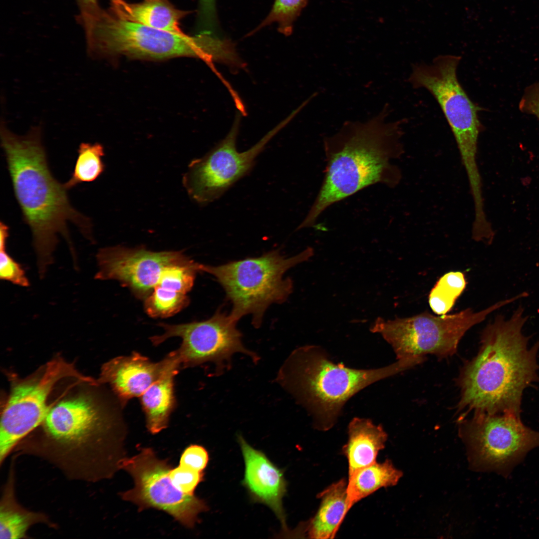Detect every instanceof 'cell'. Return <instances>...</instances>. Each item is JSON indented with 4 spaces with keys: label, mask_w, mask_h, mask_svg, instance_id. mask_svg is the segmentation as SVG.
I'll return each mask as SVG.
<instances>
[{
    "label": "cell",
    "mask_w": 539,
    "mask_h": 539,
    "mask_svg": "<svg viewBox=\"0 0 539 539\" xmlns=\"http://www.w3.org/2000/svg\"><path fill=\"white\" fill-rule=\"evenodd\" d=\"M122 425L104 397L93 389L76 388L49 403L37 435L20 441L18 448L46 460L69 479L96 482L119 469Z\"/></svg>",
    "instance_id": "obj_1"
},
{
    "label": "cell",
    "mask_w": 539,
    "mask_h": 539,
    "mask_svg": "<svg viewBox=\"0 0 539 539\" xmlns=\"http://www.w3.org/2000/svg\"><path fill=\"white\" fill-rule=\"evenodd\" d=\"M0 138L14 194L23 219L32 233L38 273L42 278L53 263L59 235L65 239L73 262H77L68 223L74 224L92 243V223L72 207L68 190L51 172L40 127L18 136L1 122Z\"/></svg>",
    "instance_id": "obj_2"
},
{
    "label": "cell",
    "mask_w": 539,
    "mask_h": 539,
    "mask_svg": "<svg viewBox=\"0 0 539 539\" xmlns=\"http://www.w3.org/2000/svg\"><path fill=\"white\" fill-rule=\"evenodd\" d=\"M388 104L364 121H345L325 137L324 177L307 215L297 230L310 228L328 207L376 184L394 187L401 173L394 161L403 153L404 119L390 121Z\"/></svg>",
    "instance_id": "obj_3"
},
{
    "label": "cell",
    "mask_w": 539,
    "mask_h": 539,
    "mask_svg": "<svg viewBox=\"0 0 539 539\" xmlns=\"http://www.w3.org/2000/svg\"><path fill=\"white\" fill-rule=\"evenodd\" d=\"M528 318L520 305L509 319L498 314L484 328L478 355L459 377L462 417L471 412L520 416L523 391L539 382V340L529 348L531 336L522 331Z\"/></svg>",
    "instance_id": "obj_4"
},
{
    "label": "cell",
    "mask_w": 539,
    "mask_h": 539,
    "mask_svg": "<svg viewBox=\"0 0 539 539\" xmlns=\"http://www.w3.org/2000/svg\"><path fill=\"white\" fill-rule=\"evenodd\" d=\"M417 365L414 358L398 359L388 366L358 369L333 362L319 346L293 351L278 374L280 383L306 408L315 428L330 429L347 401L369 385Z\"/></svg>",
    "instance_id": "obj_5"
},
{
    "label": "cell",
    "mask_w": 539,
    "mask_h": 539,
    "mask_svg": "<svg viewBox=\"0 0 539 539\" xmlns=\"http://www.w3.org/2000/svg\"><path fill=\"white\" fill-rule=\"evenodd\" d=\"M80 24L87 52L93 57L124 55L152 60L193 57L214 70L213 61H224L229 50L227 39L214 33L190 35L154 28L121 19L108 8L101 7Z\"/></svg>",
    "instance_id": "obj_6"
},
{
    "label": "cell",
    "mask_w": 539,
    "mask_h": 539,
    "mask_svg": "<svg viewBox=\"0 0 539 539\" xmlns=\"http://www.w3.org/2000/svg\"><path fill=\"white\" fill-rule=\"evenodd\" d=\"M313 254V249L308 247L287 258L273 250L259 257L219 266L201 264L200 270L213 276L223 288L232 303L229 315L232 319L238 322L250 315L252 324L259 327L268 307L284 302L292 291V280L283 278L285 272Z\"/></svg>",
    "instance_id": "obj_7"
},
{
    "label": "cell",
    "mask_w": 539,
    "mask_h": 539,
    "mask_svg": "<svg viewBox=\"0 0 539 539\" xmlns=\"http://www.w3.org/2000/svg\"><path fill=\"white\" fill-rule=\"evenodd\" d=\"M461 57L452 55L436 57L430 64H415L408 82L414 88L428 91L438 102L450 127L470 192L482 190L477 162L478 141L482 130L478 112L480 108L469 98L457 77Z\"/></svg>",
    "instance_id": "obj_8"
},
{
    "label": "cell",
    "mask_w": 539,
    "mask_h": 539,
    "mask_svg": "<svg viewBox=\"0 0 539 539\" xmlns=\"http://www.w3.org/2000/svg\"><path fill=\"white\" fill-rule=\"evenodd\" d=\"M516 296L500 300L479 311L471 308L452 314L434 315L424 312L411 317L387 320L378 317L370 330L380 333L393 348L397 359L439 358L453 355L465 333L494 311L515 301Z\"/></svg>",
    "instance_id": "obj_9"
},
{
    "label": "cell",
    "mask_w": 539,
    "mask_h": 539,
    "mask_svg": "<svg viewBox=\"0 0 539 539\" xmlns=\"http://www.w3.org/2000/svg\"><path fill=\"white\" fill-rule=\"evenodd\" d=\"M67 379L97 383V379L82 374L73 363L60 356L25 378L11 379L0 418V465L21 440L41 424L52 391L60 381Z\"/></svg>",
    "instance_id": "obj_10"
},
{
    "label": "cell",
    "mask_w": 539,
    "mask_h": 539,
    "mask_svg": "<svg viewBox=\"0 0 539 539\" xmlns=\"http://www.w3.org/2000/svg\"><path fill=\"white\" fill-rule=\"evenodd\" d=\"M236 115L227 135L204 157L190 163L183 181L189 195L205 205L220 198L253 169L258 156L267 143L292 119L288 115L247 151L237 150L236 142L241 121Z\"/></svg>",
    "instance_id": "obj_11"
},
{
    "label": "cell",
    "mask_w": 539,
    "mask_h": 539,
    "mask_svg": "<svg viewBox=\"0 0 539 539\" xmlns=\"http://www.w3.org/2000/svg\"><path fill=\"white\" fill-rule=\"evenodd\" d=\"M461 423V435L476 465L505 477L529 451L539 447V432L514 414H475Z\"/></svg>",
    "instance_id": "obj_12"
},
{
    "label": "cell",
    "mask_w": 539,
    "mask_h": 539,
    "mask_svg": "<svg viewBox=\"0 0 539 539\" xmlns=\"http://www.w3.org/2000/svg\"><path fill=\"white\" fill-rule=\"evenodd\" d=\"M119 467L132 476L134 483L132 489L121 496L140 511L150 508L160 510L185 527L192 528L198 515L208 510L204 500L184 493L175 487L169 475L172 468L167 460L159 459L150 448H141L132 457H123Z\"/></svg>",
    "instance_id": "obj_13"
},
{
    "label": "cell",
    "mask_w": 539,
    "mask_h": 539,
    "mask_svg": "<svg viewBox=\"0 0 539 539\" xmlns=\"http://www.w3.org/2000/svg\"><path fill=\"white\" fill-rule=\"evenodd\" d=\"M237 323L229 314L219 310L203 321L179 324L159 323L164 333L150 339L157 346L170 337H180L181 344L175 351L181 369L212 362L221 372L237 352L258 360L257 355L244 346Z\"/></svg>",
    "instance_id": "obj_14"
},
{
    "label": "cell",
    "mask_w": 539,
    "mask_h": 539,
    "mask_svg": "<svg viewBox=\"0 0 539 539\" xmlns=\"http://www.w3.org/2000/svg\"><path fill=\"white\" fill-rule=\"evenodd\" d=\"M95 278L116 280L138 298L145 299L171 266L193 261L182 251L153 252L121 246L99 249Z\"/></svg>",
    "instance_id": "obj_15"
},
{
    "label": "cell",
    "mask_w": 539,
    "mask_h": 539,
    "mask_svg": "<svg viewBox=\"0 0 539 539\" xmlns=\"http://www.w3.org/2000/svg\"><path fill=\"white\" fill-rule=\"evenodd\" d=\"M177 362L174 351L156 362L134 351L129 355L118 356L104 363L97 380L100 384L107 383L110 386L123 408L132 398L140 397Z\"/></svg>",
    "instance_id": "obj_16"
},
{
    "label": "cell",
    "mask_w": 539,
    "mask_h": 539,
    "mask_svg": "<svg viewBox=\"0 0 539 539\" xmlns=\"http://www.w3.org/2000/svg\"><path fill=\"white\" fill-rule=\"evenodd\" d=\"M238 441L245 463L243 486L253 501L266 505L272 510L286 532L282 499L286 492L287 483L283 471L240 435Z\"/></svg>",
    "instance_id": "obj_17"
},
{
    "label": "cell",
    "mask_w": 539,
    "mask_h": 539,
    "mask_svg": "<svg viewBox=\"0 0 539 539\" xmlns=\"http://www.w3.org/2000/svg\"><path fill=\"white\" fill-rule=\"evenodd\" d=\"M110 2L108 9L121 19L159 29L184 32L180 21L188 12L177 9L168 0H143L138 3L110 0Z\"/></svg>",
    "instance_id": "obj_18"
},
{
    "label": "cell",
    "mask_w": 539,
    "mask_h": 539,
    "mask_svg": "<svg viewBox=\"0 0 539 539\" xmlns=\"http://www.w3.org/2000/svg\"><path fill=\"white\" fill-rule=\"evenodd\" d=\"M348 440L342 452L348 463V475L376 462L385 447L387 435L380 425L369 419L355 417L348 427Z\"/></svg>",
    "instance_id": "obj_19"
},
{
    "label": "cell",
    "mask_w": 539,
    "mask_h": 539,
    "mask_svg": "<svg viewBox=\"0 0 539 539\" xmlns=\"http://www.w3.org/2000/svg\"><path fill=\"white\" fill-rule=\"evenodd\" d=\"M180 369L178 362L172 365L140 397L146 427L152 434L167 427L170 415L176 408L174 379Z\"/></svg>",
    "instance_id": "obj_20"
},
{
    "label": "cell",
    "mask_w": 539,
    "mask_h": 539,
    "mask_svg": "<svg viewBox=\"0 0 539 539\" xmlns=\"http://www.w3.org/2000/svg\"><path fill=\"white\" fill-rule=\"evenodd\" d=\"M347 485L344 479L332 484L318 495L319 508L313 518L303 526L310 539H333L349 511Z\"/></svg>",
    "instance_id": "obj_21"
},
{
    "label": "cell",
    "mask_w": 539,
    "mask_h": 539,
    "mask_svg": "<svg viewBox=\"0 0 539 539\" xmlns=\"http://www.w3.org/2000/svg\"><path fill=\"white\" fill-rule=\"evenodd\" d=\"M13 465L12 462L0 502V539L27 538L28 530L36 524L55 527L44 514L28 511L17 502L14 493Z\"/></svg>",
    "instance_id": "obj_22"
},
{
    "label": "cell",
    "mask_w": 539,
    "mask_h": 539,
    "mask_svg": "<svg viewBox=\"0 0 539 539\" xmlns=\"http://www.w3.org/2000/svg\"><path fill=\"white\" fill-rule=\"evenodd\" d=\"M402 474L389 460L381 463L375 462L356 471L349 476L347 485L349 510L355 503L378 489L396 485Z\"/></svg>",
    "instance_id": "obj_23"
},
{
    "label": "cell",
    "mask_w": 539,
    "mask_h": 539,
    "mask_svg": "<svg viewBox=\"0 0 539 539\" xmlns=\"http://www.w3.org/2000/svg\"><path fill=\"white\" fill-rule=\"evenodd\" d=\"M77 152L78 156L71 177L64 184L67 190L82 183L95 181L105 168L102 161L104 151L101 144L81 143Z\"/></svg>",
    "instance_id": "obj_24"
},
{
    "label": "cell",
    "mask_w": 539,
    "mask_h": 539,
    "mask_svg": "<svg viewBox=\"0 0 539 539\" xmlns=\"http://www.w3.org/2000/svg\"><path fill=\"white\" fill-rule=\"evenodd\" d=\"M467 284L464 274L459 271L445 273L430 292L429 305L437 315L446 314L462 293Z\"/></svg>",
    "instance_id": "obj_25"
},
{
    "label": "cell",
    "mask_w": 539,
    "mask_h": 539,
    "mask_svg": "<svg viewBox=\"0 0 539 539\" xmlns=\"http://www.w3.org/2000/svg\"><path fill=\"white\" fill-rule=\"evenodd\" d=\"M189 302L186 294L157 285L144 299V306L149 316L165 318L177 313L186 307Z\"/></svg>",
    "instance_id": "obj_26"
},
{
    "label": "cell",
    "mask_w": 539,
    "mask_h": 539,
    "mask_svg": "<svg viewBox=\"0 0 539 539\" xmlns=\"http://www.w3.org/2000/svg\"><path fill=\"white\" fill-rule=\"evenodd\" d=\"M307 2V0H275L268 16L253 32L275 22L279 32L285 36L290 35L294 22Z\"/></svg>",
    "instance_id": "obj_27"
},
{
    "label": "cell",
    "mask_w": 539,
    "mask_h": 539,
    "mask_svg": "<svg viewBox=\"0 0 539 539\" xmlns=\"http://www.w3.org/2000/svg\"><path fill=\"white\" fill-rule=\"evenodd\" d=\"M0 278L22 287L30 284L21 265L7 253L6 246H0Z\"/></svg>",
    "instance_id": "obj_28"
},
{
    "label": "cell",
    "mask_w": 539,
    "mask_h": 539,
    "mask_svg": "<svg viewBox=\"0 0 539 539\" xmlns=\"http://www.w3.org/2000/svg\"><path fill=\"white\" fill-rule=\"evenodd\" d=\"M169 475L173 484L178 490L189 495H194L195 489L203 481L204 476L203 472L180 465L175 468H172Z\"/></svg>",
    "instance_id": "obj_29"
},
{
    "label": "cell",
    "mask_w": 539,
    "mask_h": 539,
    "mask_svg": "<svg viewBox=\"0 0 539 539\" xmlns=\"http://www.w3.org/2000/svg\"><path fill=\"white\" fill-rule=\"evenodd\" d=\"M209 454L206 449L198 445H191L183 452L179 465L203 472L209 462Z\"/></svg>",
    "instance_id": "obj_30"
},
{
    "label": "cell",
    "mask_w": 539,
    "mask_h": 539,
    "mask_svg": "<svg viewBox=\"0 0 539 539\" xmlns=\"http://www.w3.org/2000/svg\"><path fill=\"white\" fill-rule=\"evenodd\" d=\"M199 26L203 31L215 32L217 26L216 0H199Z\"/></svg>",
    "instance_id": "obj_31"
},
{
    "label": "cell",
    "mask_w": 539,
    "mask_h": 539,
    "mask_svg": "<svg viewBox=\"0 0 539 539\" xmlns=\"http://www.w3.org/2000/svg\"><path fill=\"white\" fill-rule=\"evenodd\" d=\"M521 108L539 118V85L532 87L523 97Z\"/></svg>",
    "instance_id": "obj_32"
},
{
    "label": "cell",
    "mask_w": 539,
    "mask_h": 539,
    "mask_svg": "<svg viewBox=\"0 0 539 539\" xmlns=\"http://www.w3.org/2000/svg\"><path fill=\"white\" fill-rule=\"evenodd\" d=\"M76 1L80 15L92 13L100 7L98 0H76Z\"/></svg>",
    "instance_id": "obj_33"
}]
</instances>
